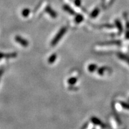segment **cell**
Listing matches in <instances>:
<instances>
[{
    "mask_svg": "<svg viewBox=\"0 0 129 129\" xmlns=\"http://www.w3.org/2000/svg\"><path fill=\"white\" fill-rule=\"evenodd\" d=\"M82 20V17H81V16H78V17H76V21L77 22H80Z\"/></svg>",
    "mask_w": 129,
    "mask_h": 129,
    "instance_id": "9",
    "label": "cell"
},
{
    "mask_svg": "<svg viewBox=\"0 0 129 129\" xmlns=\"http://www.w3.org/2000/svg\"><path fill=\"white\" fill-rule=\"evenodd\" d=\"M2 71H0V78H1V74H2Z\"/></svg>",
    "mask_w": 129,
    "mask_h": 129,
    "instance_id": "11",
    "label": "cell"
},
{
    "mask_svg": "<svg viewBox=\"0 0 129 129\" xmlns=\"http://www.w3.org/2000/svg\"><path fill=\"white\" fill-rule=\"evenodd\" d=\"M46 11H47V12L49 13L50 15L51 16H52V17H55L56 16V13L54 12V11H53V10L52 9H51V8H50V7H48V8H47Z\"/></svg>",
    "mask_w": 129,
    "mask_h": 129,
    "instance_id": "3",
    "label": "cell"
},
{
    "mask_svg": "<svg viewBox=\"0 0 129 129\" xmlns=\"http://www.w3.org/2000/svg\"><path fill=\"white\" fill-rule=\"evenodd\" d=\"M29 10L28 9H25L22 11V15H23L24 17H27V16L29 15Z\"/></svg>",
    "mask_w": 129,
    "mask_h": 129,
    "instance_id": "6",
    "label": "cell"
},
{
    "mask_svg": "<svg viewBox=\"0 0 129 129\" xmlns=\"http://www.w3.org/2000/svg\"><path fill=\"white\" fill-rule=\"evenodd\" d=\"M16 41H17L19 44H20V45H22L23 47H27L28 45V42L27 40H26L24 38H23L22 37L20 36H17L15 38Z\"/></svg>",
    "mask_w": 129,
    "mask_h": 129,
    "instance_id": "2",
    "label": "cell"
},
{
    "mask_svg": "<svg viewBox=\"0 0 129 129\" xmlns=\"http://www.w3.org/2000/svg\"><path fill=\"white\" fill-rule=\"evenodd\" d=\"M66 32V28L64 27V28H62L59 32H58V34L56 35L55 37L54 38V39L53 40V41H51V45L54 46V45H56L57 44V43L60 41V40L61 39V38L64 35V34H65V32Z\"/></svg>",
    "mask_w": 129,
    "mask_h": 129,
    "instance_id": "1",
    "label": "cell"
},
{
    "mask_svg": "<svg viewBox=\"0 0 129 129\" xmlns=\"http://www.w3.org/2000/svg\"><path fill=\"white\" fill-rule=\"evenodd\" d=\"M96 65H90L89 66H88V69H89L90 71H93L94 69H96Z\"/></svg>",
    "mask_w": 129,
    "mask_h": 129,
    "instance_id": "8",
    "label": "cell"
},
{
    "mask_svg": "<svg viewBox=\"0 0 129 129\" xmlns=\"http://www.w3.org/2000/svg\"><path fill=\"white\" fill-rule=\"evenodd\" d=\"M56 57H57V56H56V54H53L52 55H51L49 57V59H48V63H54V62L56 60Z\"/></svg>",
    "mask_w": 129,
    "mask_h": 129,
    "instance_id": "4",
    "label": "cell"
},
{
    "mask_svg": "<svg viewBox=\"0 0 129 129\" xmlns=\"http://www.w3.org/2000/svg\"><path fill=\"white\" fill-rule=\"evenodd\" d=\"M4 56H5V55H4V54H2V53H0V60H1V59H2V57H4Z\"/></svg>",
    "mask_w": 129,
    "mask_h": 129,
    "instance_id": "10",
    "label": "cell"
},
{
    "mask_svg": "<svg viewBox=\"0 0 129 129\" xmlns=\"http://www.w3.org/2000/svg\"><path fill=\"white\" fill-rule=\"evenodd\" d=\"M77 79L76 78H71L68 80V83L71 85H73V84H75V83L77 82Z\"/></svg>",
    "mask_w": 129,
    "mask_h": 129,
    "instance_id": "5",
    "label": "cell"
},
{
    "mask_svg": "<svg viewBox=\"0 0 129 129\" xmlns=\"http://www.w3.org/2000/svg\"><path fill=\"white\" fill-rule=\"evenodd\" d=\"M64 8H65V10H66V11H68V12H69V13H72V14H73V13H74L73 11H72V10H71L69 7L67 6V5H65V6H64Z\"/></svg>",
    "mask_w": 129,
    "mask_h": 129,
    "instance_id": "7",
    "label": "cell"
}]
</instances>
